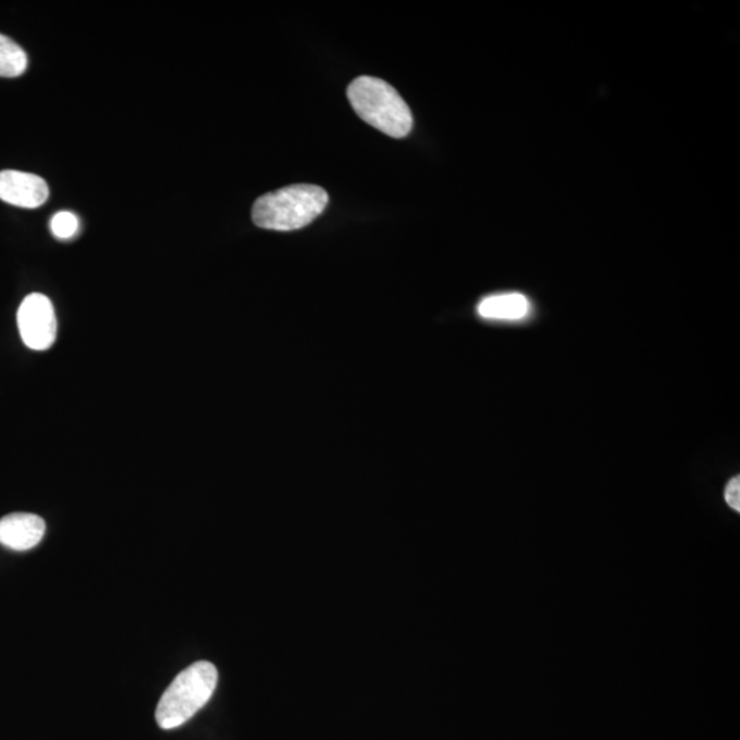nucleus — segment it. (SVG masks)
<instances>
[{
  "mask_svg": "<svg viewBox=\"0 0 740 740\" xmlns=\"http://www.w3.org/2000/svg\"><path fill=\"white\" fill-rule=\"evenodd\" d=\"M347 96L355 113L370 127L395 139L405 138L412 131V111L386 81L370 76L358 77L350 84Z\"/></svg>",
  "mask_w": 740,
  "mask_h": 740,
  "instance_id": "f03ea898",
  "label": "nucleus"
},
{
  "mask_svg": "<svg viewBox=\"0 0 740 740\" xmlns=\"http://www.w3.org/2000/svg\"><path fill=\"white\" fill-rule=\"evenodd\" d=\"M531 303L520 292L491 295L477 306L480 317L492 321H518L528 316Z\"/></svg>",
  "mask_w": 740,
  "mask_h": 740,
  "instance_id": "0eeeda50",
  "label": "nucleus"
},
{
  "mask_svg": "<svg viewBox=\"0 0 740 740\" xmlns=\"http://www.w3.org/2000/svg\"><path fill=\"white\" fill-rule=\"evenodd\" d=\"M328 201L327 191L318 185H290L261 196L253 206V221L270 231H295L316 220Z\"/></svg>",
  "mask_w": 740,
  "mask_h": 740,
  "instance_id": "f257e3e1",
  "label": "nucleus"
},
{
  "mask_svg": "<svg viewBox=\"0 0 740 740\" xmlns=\"http://www.w3.org/2000/svg\"><path fill=\"white\" fill-rule=\"evenodd\" d=\"M50 190L42 177L20 170L0 172V199L9 205L36 209L47 201Z\"/></svg>",
  "mask_w": 740,
  "mask_h": 740,
  "instance_id": "39448f33",
  "label": "nucleus"
},
{
  "mask_svg": "<svg viewBox=\"0 0 740 740\" xmlns=\"http://www.w3.org/2000/svg\"><path fill=\"white\" fill-rule=\"evenodd\" d=\"M27 68V53L10 37L0 33V77H18Z\"/></svg>",
  "mask_w": 740,
  "mask_h": 740,
  "instance_id": "6e6552de",
  "label": "nucleus"
},
{
  "mask_svg": "<svg viewBox=\"0 0 740 740\" xmlns=\"http://www.w3.org/2000/svg\"><path fill=\"white\" fill-rule=\"evenodd\" d=\"M17 323L22 342L31 350H48L57 339V317L46 295H28L18 309Z\"/></svg>",
  "mask_w": 740,
  "mask_h": 740,
  "instance_id": "20e7f679",
  "label": "nucleus"
},
{
  "mask_svg": "<svg viewBox=\"0 0 740 740\" xmlns=\"http://www.w3.org/2000/svg\"><path fill=\"white\" fill-rule=\"evenodd\" d=\"M46 523L32 513H11L0 520V545L16 551L33 549L42 542Z\"/></svg>",
  "mask_w": 740,
  "mask_h": 740,
  "instance_id": "423d86ee",
  "label": "nucleus"
},
{
  "mask_svg": "<svg viewBox=\"0 0 740 740\" xmlns=\"http://www.w3.org/2000/svg\"><path fill=\"white\" fill-rule=\"evenodd\" d=\"M80 222L76 214L70 212H59L51 218L50 228L55 238L70 239L79 231Z\"/></svg>",
  "mask_w": 740,
  "mask_h": 740,
  "instance_id": "1a4fd4ad",
  "label": "nucleus"
},
{
  "mask_svg": "<svg viewBox=\"0 0 740 740\" xmlns=\"http://www.w3.org/2000/svg\"><path fill=\"white\" fill-rule=\"evenodd\" d=\"M725 501H727L730 508L740 512V477L736 476L730 480V483L725 487L724 492Z\"/></svg>",
  "mask_w": 740,
  "mask_h": 740,
  "instance_id": "9d476101",
  "label": "nucleus"
},
{
  "mask_svg": "<svg viewBox=\"0 0 740 740\" xmlns=\"http://www.w3.org/2000/svg\"><path fill=\"white\" fill-rule=\"evenodd\" d=\"M218 682L212 662H195L177 675L157 706L155 719L162 730H175L187 723L210 701Z\"/></svg>",
  "mask_w": 740,
  "mask_h": 740,
  "instance_id": "7ed1b4c3",
  "label": "nucleus"
}]
</instances>
